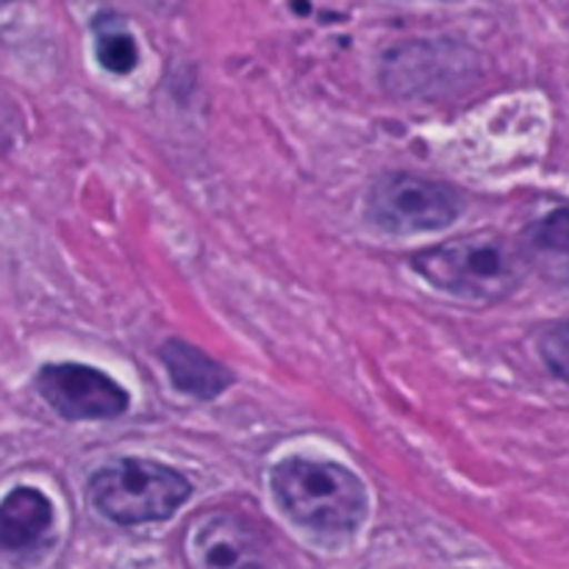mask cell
Instances as JSON below:
<instances>
[{"label":"cell","instance_id":"cell-2","mask_svg":"<svg viewBox=\"0 0 569 569\" xmlns=\"http://www.w3.org/2000/svg\"><path fill=\"white\" fill-rule=\"evenodd\" d=\"M409 264L431 287L470 303H495L509 298L526 276L522 256L515 244L500 237L456 239L439 248L420 250L411 256Z\"/></svg>","mask_w":569,"mask_h":569},{"label":"cell","instance_id":"cell-11","mask_svg":"<svg viewBox=\"0 0 569 569\" xmlns=\"http://www.w3.org/2000/svg\"><path fill=\"white\" fill-rule=\"evenodd\" d=\"M6 3H9V0H0V6H6Z\"/></svg>","mask_w":569,"mask_h":569},{"label":"cell","instance_id":"cell-5","mask_svg":"<svg viewBox=\"0 0 569 569\" xmlns=\"http://www.w3.org/2000/svg\"><path fill=\"white\" fill-rule=\"evenodd\" d=\"M187 561L192 569H272V550L242 515L206 511L189 526Z\"/></svg>","mask_w":569,"mask_h":569},{"label":"cell","instance_id":"cell-9","mask_svg":"<svg viewBox=\"0 0 569 569\" xmlns=\"http://www.w3.org/2000/svg\"><path fill=\"white\" fill-rule=\"evenodd\" d=\"M94 33V56H98L100 67L114 76H128L137 67L139 50L137 39H133L131 28L120 14H98L92 22Z\"/></svg>","mask_w":569,"mask_h":569},{"label":"cell","instance_id":"cell-1","mask_svg":"<svg viewBox=\"0 0 569 569\" xmlns=\"http://www.w3.org/2000/svg\"><path fill=\"white\" fill-rule=\"evenodd\" d=\"M283 515L320 537H348L367 520L370 498L356 472L320 459H283L270 476Z\"/></svg>","mask_w":569,"mask_h":569},{"label":"cell","instance_id":"cell-10","mask_svg":"<svg viewBox=\"0 0 569 569\" xmlns=\"http://www.w3.org/2000/svg\"><path fill=\"white\" fill-rule=\"evenodd\" d=\"M542 353H545V361H548V365L556 370V376L565 378V372H567V331H565V326H559V328H553V331L545 333Z\"/></svg>","mask_w":569,"mask_h":569},{"label":"cell","instance_id":"cell-4","mask_svg":"<svg viewBox=\"0 0 569 569\" xmlns=\"http://www.w3.org/2000/svg\"><path fill=\"white\" fill-rule=\"evenodd\" d=\"M465 198L442 181L392 172L372 187L367 214L387 233H431L453 226Z\"/></svg>","mask_w":569,"mask_h":569},{"label":"cell","instance_id":"cell-8","mask_svg":"<svg viewBox=\"0 0 569 569\" xmlns=\"http://www.w3.org/2000/svg\"><path fill=\"white\" fill-rule=\"evenodd\" d=\"M161 361H164L178 392H187L192 398L214 400L233 383V376L220 361L206 356L203 350L192 348L189 342H181V339H170V342L161 345Z\"/></svg>","mask_w":569,"mask_h":569},{"label":"cell","instance_id":"cell-6","mask_svg":"<svg viewBox=\"0 0 569 569\" xmlns=\"http://www.w3.org/2000/svg\"><path fill=\"white\" fill-rule=\"evenodd\" d=\"M37 389L44 403L64 420H117L128 409V392L106 372L87 365H48Z\"/></svg>","mask_w":569,"mask_h":569},{"label":"cell","instance_id":"cell-3","mask_svg":"<svg viewBox=\"0 0 569 569\" xmlns=\"http://www.w3.org/2000/svg\"><path fill=\"white\" fill-rule=\"evenodd\" d=\"M192 495L181 472L156 461L126 459L94 472L89 483L92 506L114 526H144L170 520Z\"/></svg>","mask_w":569,"mask_h":569},{"label":"cell","instance_id":"cell-7","mask_svg":"<svg viewBox=\"0 0 569 569\" xmlns=\"http://www.w3.org/2000/svg\"><path fill=\"white\" fill-rule=\"evenodd\" d=\"M53 528V503L39 489L20 487L0 503V553H31Z\"/></svg>","mask_w":569,"mask_h":569}]
</instances>
